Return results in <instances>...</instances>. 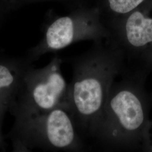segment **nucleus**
I'll use <instances>...</instances> for the list:
<instances>
[{
    "mask_svg": "<svg viewBox=\"0 0 152 152\" xmlns=\"http://www.w3.org/2000/svg\"><path fill=\"white\" fill-rule=\"evenodd\" d=\"M149 74L126 69L114 82L92 136L104 149L151 152L152 95L145 86Z\"/></svg>",
    "mask_w": 152,
    "mask_h": 152,
    "instance_id": "f257e3e1",
    "label": "nucleus"
},
{
    "mask_svg": "<svg viewBox=\"0 0 152 152\" xmlns=\"http://www.w3.org/2000/svg\"><path fill=\"white\" fill-rule=\"evenodd\" d=\"M71 64L68 109L81 136L92 137L110 90L123 70V60L119 52L102 41L72 59Z\"/></svg>",
    "mask_w": 152,
    "mask_h": 152,
    "instance_id": "f03ea898",
    "label": "nucleus"
},
{
    "mask_svg": "<svg viewBox=\"0 0 152 152\" xmlns=\"http://www.w3.org/2000/svg\"><path fill=\"white\" fill-rule=\"evenodd\" d=\"M104 23L108 34L107 42L120 53L123 70L135 68L152 45V0L127 15Z\"/></svg>",
    "mask_w": 152,
    "mask_h": 152,
    "instance_id": "7ed1b4c3",
    "label": "nucleus"
},
{
    "mask_svg": "<svg viewBox=\"0 0 152 152\" xmlns=\"http://www.w3.org/2000/svg\"><path fill=\"white\" fill-rule=\"evenodd\" d=\"M108 36V31L98 9L94 6L81 5L77 16L61 17L49 26L45 43L49 50H58L75 42L91 40L95 42L107 39Z\"/></svg>",
    "mask_w": 152,
    "mask_h": 152,
    "instance_id": "20e7f679",
    "label": "nucleus"
},
{
    "mask_svg": "<svg viewBox=\"0 0 152 152\" xmlns=\"http://www.w3.org/2000/svg\"><path fill=\"white\" fill-rule=\"evenodd\" d=\"M36 122L39 142L44 148L72 152L85 149L83 137L70 112L64 107H57L39 114Z\"/></svg>",
    "mask_w": 152,
    "mask_h": 152,
    "instance_id": "39448f33",
    "label": "nucleus"
},
{
    "mask_svg": "<svg viewBox=\"0 0 152 152\" xmlns=\"http://www.w3.org/2000/svg\"><path fill=\"white\" fill-rule=\"evenodd\" d=\"M61 61L55 58L33 76L31 97L33 107L39 114L63 107L68 109V85L60 71Z\"/></svg>",
    "mask_w": 152,
    "mask_h": 152,
    "instance_id": "423d86ee",
    "label": "nucleus"
},
{
    "mask_svg": "<svg viewBox=\"0 0 152 152\" xmlns=\"http://www.w3.org/2000/svg\"><path fill=\"white\" fill-rule=\"evenodd\" d=\"M148 0H97L96 5L101 16L106 14L103 22L114 19L129 14Z\"/></svg>",
    "mask_w": 152,
    "mask_h": 152,
    "instance_id": "0eeeda50",
    "label": "nucleus"
},
{
    "mask_svg": "<svg viewBox=\"0 0 152 152\" xmlns=\"http://www.w3.org/2000/svg\"><path fill=\"white\" fill-rule=\"evenodd\" d=\"M18 73L12 66L7 63H0V100L15 87Z\"/></svg>",
    "mask_w": 152,
    "mask_h": 152,
    "instance_id": "6e6552de",
    "label": "nucleus"
},
{
    "mask_svg": "<svg viewBox=\"0 0 152 152\" xmlns=\"http://www.w3.org/2000/svg\"><path fill=\"white\" fill-rule=\"evenodd\" d=\"M137 66L148 71L150 74L152 72V45L142 56Z\"/></svg>",
    "mask_w": 152,
    "mask_h": 152,
    "instance_id": "1a4fd4ad",
    "label": "nucleus"
},
{
    "mask_svg": "<svg viewBox=\"0 0 152 152\" xmlns=\"http://www.w3.org/2000/svg\"><path fill=\"white\" fill-rule=\"evenodd\" d=\"M151 152H152V146H151Z\"/></svg>",
    "mask_w": 152,
    "mask_h": 152,
    "instance_id": "9d476101",
    "label": "nucleus"
}]
</instances>
